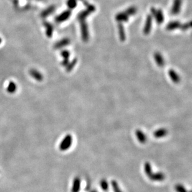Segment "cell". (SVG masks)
Instances as JSON below:
<instances>
[{"label": "cell", "instance_id": "cell-28", "mask_svg": "<svg viewBox=\"0 0 192 192\" xmlns=\"http://www.w3.org/2000/svg\"><path fill=\"white\" fill-rule=\"evenodd\" d=\"M67 5L69 10H73L77 6V0H67Z\"/></svg>", "mask_w": 192, "mask_h": 192}, {"label": "cell", "instance_id": "cell-8", "mask_svg": "<svg viewBox=\"0 0 192 192\" xmlns=\"http://www.w3.org/2000/svg\"><path fill=\"white\" fill-rule=\"evenodd\" d=\"M81 185V180L79 176H76L74 178L72 182V186L71 188V192H79Z\"/></svg>", "mask_w": 192, "mask_h": 192}, {"label": "cell", "instance_id": "cell-22", "mask_svg": "<svg viewBox=\"0 0 192 192\" xmlns=\"http://www.w3.org/2000/svg\"><path fill=\"white\" fill-rule=\"evenodd\" d=\"M17 90V85L13 81H10L6 88V91L10 94H14Z\"/></svg>", "mask_w": 192, "mask_h": 192}, {"label": "cell", "instance_id": "cell-3", "mask_svg": "<svg viewBox=\"0 0 192 192\" xmlns=\"http://www.w3.org/2000/svg\"><path fill=\"white\" fill-rule=\"evenodd\" d=\"M72 143V137L71 135H67L59 144V149L61 151H66L69 148Z\"/></svg>", "mask_w": 192, "mask_h": 192}, {"label": "cell", "instance_id": "cell-14", "mask_svg": "<svg viewBox=\"0 0 192 192\" xmlns=\"http://www.w3.org/2000/svg\"><path fill=\"white\" fill-rule=\"evenodd\" d=\"M135 135L137 139L140 143H145L147 142V136L140 130H137L135 132Z\"/></svg>", "mask_w": 192, "mask_h": 192}, {"label": "cell", "instance_id": "cell-20", "mask_svg": "<svg viewBox=\"0 0 192 192\" xmlns=\"http://www.w3.org/2000/svg\"><path fill=\"white\" fill-rule=\"evenodd\" d=\"M61 54L63 58V61L62 62L61 64L64 66H66L69 63V58L70 56V52L67 50H63V51H61Z\"/></svg>", "mask_w": 192, "mask_h": 192}, {"label": "cell", "instance_id": "cell-2", "mask_svg": "<svg viewBox=\"0 0 192 192\" xmlns=\"http://www.w3.org/2000/svg\"><path fill=\"white\" fill-rule=\"evenodd\" d=\"M150 13L151 15L156 19V21L158 24H160L163 23L164 16L162 10H157L155 8L152 7L150 8Z\"/></svg>", "mask_w": 192, "mask_h": 192}, {"label": "cell", "instance_id": "cell-26", "mask_svg": "<svg viewBox=\"0 0 192 192\" xmlns=\"http://www.w3.org/2000/svg\"><path fill=\"white\" fill-rule=\"evenodd\" d=\"M111 185H112V187L114 192H122L116 180H112Z\"/></svg>", "mask_w": 192, "mask_h": 192}, {"label": "cell", "instance_id": "cell-24", "mask_svg": "<svg viewBox=\"0 0 192 192\" xmlns=\"http://www.w3.org/2000/svg\"><path fill=\"white\" fill-rule=\"evenodd\" d=\"M77 62H78L77 59H74L70 63H69L66 66V71L67 72L71 71L74 69V67L75 66V65H76Z\"/></svg>", "mask_w": 192, "mask_h": 192}, {"label": "cell", "instance_id": "cell-18", "mask_svg": "<svg viewBox=\"0 0 192 192\" xmlns=\"http://www.w3.org/2000/svg\"><path fill=\"white\" fill-rule=\"evenodd\" d=\"M118 30H119V38L121 40V41L123 42V41L126 39V34L124 27H123V26L122 24V23H119L118 24Z\"/></svg>", "mask_w": 192, "mask_h": 192}, {"label": "cell", "instance_id": "cell-6", "mask_svg": "<svg viewBox=\"0 0 192 192\" xmlns=\"http://www.w3.org/2000/svg\"><path fill=\"white\" fill-rule=\"evenodd\" d=\"M152 21H153V17L151 15H148L145 20V25H144L143 27V33L145 34V35H147L148 34L151 30H152Z\"/></svg>", "mask_w": 192, "mask_h": 192}, {"label": "cell", "instance_id": "cell-5", "mask_svg": "<svg viewBox=\"0 0 192 192\" xmlns=\"http://www.w3.org/2000/svg\"><path fill=\"white\" fill-rule=\"evenodd\" d=\"M71 15V10H66L55 18V21L58 23H63L69 18Z\"/></svg>", "mask_w": 192, "mask_h": 192}, {"label": "cell", "instance_id": "cell-32", "mask_svg": "<svg viewBox=\"0 0 192 192\" xmlns=\"http://www.w3.org/2000/svg\"><path fill=\"white\" fill-rule=\"evenodd\" d=\"M1 42H2V39L1 38H0V44L1 43Z\"/></svg>", "mask_w": 192, "mask_h": 192}, {"label": "cell", "instance_id": "cell-12", "mask_svg": "<svg viewBox=\"0 0 192 192\" xmlns=\"http://www.w3.org/2000/svg\"><path fill=\"white\" fill-rule=\"evenodd\" d=\"M154 58L155 61L157 64L160 67H162L165 65V61L162 56V54L159 52H155L154 54Z\"/></svg>", "mask_w": 192, "mask_h": 192}, {"label": "cell", "instance_id": "cell-30", "mask_svg": "<svg viewBox=\"0 0 192 192\" xmlns=\"http://www.w3.org/2000/svg\"><path fill=\"white\" fill-rule=\"evenodd\" d=\"M190 28H192V21L182 24L180 27V29H181L182 31H186Z\"/></svg>", "mask_w": 192, "mask_h": 192}, {"label": "cell", "instance_id": "cell-16", "mask_svg": "<svg viewBox=\"0 0 192 192\" xmlns=\"http://www.w3.org/2000/svg\"><path fill=\"white\" fill-rule=\"evenodd\" d=\"M168 75L171 79L172 80V81L175 84L179 83L180 81V78L179 77L178 74L173 69H170L168 71Z\"/></svg>", "mask_w": 192, "mask_h": 192}, {"label": "cell", "instance_id": "cell-19", "mask_svg": "<svg viewBox=\"0 0 192 192\" xmlns=\"http://www.w3.org/2000/svg\"><path fill=\"white\" fill-rule=\"evenodd\" d=\"M168 134V130L165 128H159L154 132V136L155 138H162Z\"/></svg>", "mask_w": 192, "mask_h": 192}, {"label": "cell", "instance_id": "cell-21", "mask_svg": "<svg viewBox=\"0 0 192 192\" xmlns=\"http://www.w3.org/2000/svg\"><path fill=\"white\" fill-rule=\"evenodd\" d=\"M54 10H55V6H50L41 13V16L42 18H46L49 15H51L52 13H53Z\"/></svg>", "mask_w": 192, "mask_h": 192}, {"label": "cell", "instance_id": "cell-13", "mask_svg": "<svg viewBox=\"0 0 192 192\" xmlns=\"http://www.w3.org/2000/svg\"><path fill=\"white\" fill-rule=\"evenodd\" d=\"M151 180L154 182H162L165 180V176L162 172H157L155 174H154L152 175L150 178Z\"/></svg>", "mask_w": 192, "mask_h": 192}, {"label": "cell", "instance_id": "cell-29", "mask_svg": "<svg viewBox=\"0 0 192 192\" xmlns=\"http://www.w3.org/2000/svg\"><path fill=\"white\" fill-rule=\"evenodd\" d=\"M100 186L104 191H107L109 189V183L106 179H102L100 181Z\"/></svg>", "mask_w": 192, "mask_h": 192}, {"label": "cell", "instance_id": "cell-11", "mask_svg": "<svg viewBox=\"0 0 192 192\" xmlns=\"http://www.w3.org/2000/svg\"><path fill=\"white\" fill-rule=\"evenodd\" d=\"M128 16L125 12H120L117 13L115 16V19L119 23L127 22L128 21Z\"/></svg>", "mask_w": 192, "mask_h": 192}, {"label": "cell", "instance_id": "cell-31", "mask_svg": "<svg viewBox=\"0 0 192 192\" xmlns=\"http://www.w3.org/2000/svg\"><path fill=\"white\" fill-rule=\"evenodd\" d=\"M90 192H97V191H96V190H91Z\"/></svg>", "mask_w": 192, "mask_h": 192}, {"label": "cell", "instance_id": "cell-4", "mask_svg": "<svg viewBox=\"0 0 192 192\" xmlns=\"http://www.w3.org/2000/svg\"><path fill=\"white\" fill-rule=\"evenodd\" d=\"M80 30H81V36L82 39L84 41V42H87L89 40V30L88 26L85 21H80Z\"/></svg>", "mask_w": 192, "mask_h": 192}, {"label": "cell", "instance_id": "cell-25", "mask_svg": "<svg viewBox=\"0 0 192 192\" xmlns=\"http://www.w3.org/2000/svg\"><path fill=\"white\" fill-rule=\"evenodd\" d=\"M137 9L136 7L135 6H130L129 8H128L124 12L127 14V15L129 16H133L137 13Z\"/></svg>", "mask_w": 192, "mask_h": 192}, {"label": "cell", "instance_id": "cell-1", "mask_svg": "<svg viewBox=\"0 0 192 192\" xmlns=\"http://www.w3.org/2000/svg\"><path fill=\"white\" fill-rule=\"evenodd\" d=\"M86 7H87V9L86 10L82 11L78 14V19L79 21V22L85 21L86 18L90 15V14H91L92 13L95 11V8L92 4H89Z\"/></svg>", "mask_w": 192, "mask_h": 192}, {"label": "cell", "instance_id": "cell-27", "mask_svg": "<svg viewBox=\"0 0 192 192\" xmlns=\"http://www.w3.org/2000/svg\"><path fill=\"white\" fill-rule=\"evenodd\" d=\"M174 188L176 192H188L187 188L182 184H176Z\"/></svg>", "mask_w": 192, "mask_h": 192}, {"label": "cell", "instance_id": "cell-10", "mask_svg": "<svg viewBox=\"0 0 192 192\" xmlns=\"http://www.w3.org/2000/svg\"><path fill=\"white\" fill-rule=\"evenodd\" d=\"M70 44L69 39L64 38L55 44L54 46V48L55 49H61V48H63V47L67 46L68 44Z\"/></svg>", "mask_w": 192, "mask_h": 192}, {"label": "cell", "instance_id": "cell-23", "mask_svg": "<svg viewBox=\"0 0 192 192\" xmlns=\"http://www.w3.org/2000/svg\"><path fill=\"white\" fill-rule=\"evenodd\" d=\"M144 171H145V174L148 178H150L153 174L152 166H151V164L149 162H145L144 163Z\"/></svg>", "mask_w": 192, "mask_h": 192}, {"label": "cell", "instance_id": "cell-17", "mask_svg": "<svg viewBox=\"0 0 192 192\" xmlns=\"http://www.w3.org/2000/svg\"><path fill=\"white\" fill-rule=\"evenodd\" d=\"M43 24L46 28V34L48 38H51L53 34V26L52 25L47 21H44Z\"/></svg>", "mask_w": 192, "mask_h": 192}, {"label": "cell", "instance_id": "cell-15", "mask_svg": "<svg viewBox=\"0 0 192 192\" xmlns=\"http://www.w3.org/2000/svg\"><path fill=\"white\" fill-rule=\"evenodd\" d=\"M182 24L178 21H174L170 22L166 27V29L168 31H172L174 30H176L178 28H180Z\"/></svg>", "mask_w": 192, "mask_h": 192}, {"label": "cell", "instance_id": "cell-33", "mask_svg": "<svg viewBox=\"0 0 192 192\" xmlns=\"http://www.w3.org/2000/svg\"><path fill=\"white\" fill-rule=\"evenodd\" d=\"M188 192H192V190H190Z\"/></svg>", "mask_w": 192, "mask_h": 192}, {"label": "cell", "instance_id": "cell-7", "mask_svg": "<svg viewBox=\"0 0 192 192\" xmlns=\"http://www.w3.org/2000/svg\"><path fill=\"white\" fill-rule=\"evenodd\" d=\"M182 0H174L172 7L171 9V13L172 15H176L179 14L182 8Z\"/></svg>", "mask_w": 192, "mask_h": 192}, {"label": "cell", "instance_id": "cell-9", "mask_svg": "<svg viewBox=\"0 0 192 192\" xmlns=\"http://www.w3.org/2000/svg\"><path fill=\"white\" fill-rule=\"evenodd\" d=\"M30 74L31 76L35 80H38V82L42 81L44 79L43 75L41 74L40 72H39L38 70L34 69H32L30 70Z\"/></svg>", "mask_w": 192, "mask_h": 192}]
</instances>
